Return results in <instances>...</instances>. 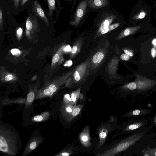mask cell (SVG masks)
Segmentation results:
<instances>
[{
  "instance_id": "6da1fadb",
  "label": "cell",
  "mask_w": 156,
  "mask_h": 156,
  "mask_svg": "<svg viewBox=\"0 0 156 156\" xmlns=\"http://www.w3.org/2000/svg\"><path fill=\"white\" fill-rule=\"evenodd\" d=\"M17 135L10 129L0 126V151L10 156H15L18 152Z\"/></svg>"
},
{
  "instance_id": "7a4b0ae2",
  "label": "cell",
  "mask_w": 156,
  "mask_h": 156,
  "mask_svg": "<svg viewBox=\"0 0 156 156\" xmlns=\"http://www.w3.org/2000/svg\"><path fill=\"white\" fill-rule=\"evenodd\" d=\"M87 5V0H82L81 1L77 7L74 20L70 22L71 25L76 26L79 23L85 13Z\"/></svg>"
},
{
  "instance_id": "3957f363",
  "label": "cell",
  "mask_w": 156,
  "mask_h": 156,
  "mask_svg": "<svg viewBox=\"0 0 156 156\" xmlns=\"http://www.w3.org/2000/svg\"><path fill=\"white\" fill-rule=\"evenodd\" d=\"M43 139L39 136L32 137L27 143L23 153L22 156H25L34 150L43 141Z\"/></svg>"
},
{
  "instance_id": "277c9868",
  "label": "cell",
  "mask_w": 156,
  "mask_h": 156,
  "mask_svg": "<svg viewBox=\"0 0 156 156\" xmlns=\"http://www.w3.org/2000/svg\"><path fill=\"white\" fill-rule=\"evenodd\" d=\"M135 82L139 88H145L149 87L156 83L154 80L148 79L137 74H135Z\"/></svg>"
},
{
  "instance_id": "5b68a950",
  "label": "cell",
  "mask_w": 156,
  "mask_h": 156,
  "mask_svg": "<svg viewBox=\"0 0 156 156\" xmlns=\"http://www.w3.org/2000/svg\"><path fill=\"white\" fill-rule=\"evenodd\" d=\"M90 134L89 127L87 126L84 128L79 136L80 142L85 147H89L91 145Z\"/></svg>"
},
{
  "instance_id": "8992f818",
  "label": "cell",
  "mask_w": 156,
  "mask_h": 156,
  "mask_svg": "<svg viewBox=\"0 0 156 156\" xmlns=\"http://www.w3.org/2000/svg\"><path fill=\"white\" fill-rule=\"evenodd\" d=\"M73 104H64L61 109V113L64 118L68 122L71 121L72 118V113L74 107Z\"/></svg>"
},
{
  "instance_id": "52a82bcc",
  "label": "cell",
  "mask_w": 156,
  "mask_h": 156,
  "mask_svg": "<svg viewBox=\"0 0 156 156\" xmlns=\"http://www.w3.org/2000/svg\"><path fill=\"white\" fill-rule=\"evenodd\" d=\"M33 10L36 15L44 21L47 25H49V22L44 12L37 1H33Z\"/></svg>"
},
{
  "instance_id": "ba28073f",
  "label": "cell",
  "mask_w": 156,
  "mask_h": 156,
  "mask_svg": "<svg viewBox=\"0 0 156 156\" xmlns=\"http://www.w3.org/2000/svg\"><path fill=\"white\" fill-rule=\"evenodd\" d=\"M141 27L140 25H139L133 27H127L115 37V39L119 40L127 36L132 34L139 30Z\"/></svg>"
},
{
  "instance_id": "9c48e42d",
  "label": "cell",
  "mask_w": 156,
  "mask_h": 156,
  "mask_svg": "<svg viewBox=\"0 0 156 156\" xmlns=\"http://www.w3.org/2000/svg\"><path fill=\"white\" fill-rule=\"evenodd\" d=\"M116 18V16L113 14L108 15L105 18L100 25L97 34L98 35L103 29L110 25Z\"/></svg>"
},
{
  "instance_id": "30bf717a",
  "label": "cell",
  "mask_w": 156,
  "mask_h": 156,
  "mask_svg": "<svg viewBox=\"0 0 156 156\" xmlns=\"http://www.w3.org/2000/svg\"><path fill=\"white\" fill-rule=\"evenodd\" d=\"M108 5L107 0H88V6L94 9L102 8Z\"/></svg>"
},
{
  "instance_id": "8fae6325",
  "label": "cell",
  "mask_w": 156,
  "mask_h": 156,
  "mask_svg": "<svg viewBox=\"0 0 156 156\" xmlns=\"http://www.w3.org/2000/svg\"><path fill=\"white\" fill-rule=\"evenodd\" d=\"M86 64H83L79 66L74 72V78L76 81H79L83 77L86 68Z\"/></svg>"
},
{
  "instance_id": "7c38bea8",
  "label": "cell",
  "mask_w": 156,
  "mask_h": 156,
  "mask_svg": "<svg viewBox=\"0 0 156 156\" xmlns=\"http://www.w3.org/2000/svg\"><path fill=\"white\" fill-rule=\"evenodd\" d=\"M108 127L103 126L100 130L99 134V142L98 144V148H100L104 144L108 132Z\"/></svg>"
},
{
  "instance_id": "4fadbf2b",
  "label": "cell",
  "mask_w": 156,
  "mask_h": 156,
  "mask_svg": "<svg viewBox=\"0 0 156 156\" xmlns=\"http://www.w3.org/2000/svg\"><path fill=\"white\" fill-rule=\"evenodd\" d=\"M50 115V113L49 112H44L34 116L32 118L31 120L34 122H43L48 120L49 118Z\"/></svg>"
},
{
  "instance_id": "5bb4252c",
  "label": "cell",
  "mask_w": 156,
  "mask_h": 156,
  "mask_svg": "<svg viewBox=\"0 0 156 156\" xmlns=\"http://www.w3.org/2000/svg\"><path fill=\"white\" fill-rule=\"evenodd\" d=\"M147 15V13L146 11L142 9L133 16L132 20L134 21H139L144 18Z\"/></svg>"
},
{
  "instance_id": "9a60e30c",
  "label": "cell",
  "mask_w": 156,
  "mask_h": 156,
  "mask_svg": "<svg viewBox=\"0 0 156 156\" xmlns=\"http://www.w3.org/2000/svg\"><path fill=\"white\" fill-rule=\"evenodd\" d=\"M104 57V55L102 52H98L93 56L92 62L94 64H98L102 61Z\"/></svg>"
},
{
  "instance_id": "2e32d148",
  "label": "cell",
  "mask_w": 156,
  "mask_h": 156,
  "mask_svg": "<svg viewBox=\"0 0 156 156\" xmlns=\"http://www.w3.org/2000/svg\"><path fill=\"white\" fill-rule=\"evenodd\" d=\"M81 89L79 88L76 91L72 92L71 94V98L73 103L75 106L76 105L77 101L79 98Z\"/></svg>"
},
{
  "instance_id": "e0dca14e",
  "label": "cell",
  "mask_w": 156,
  "mask_h": 156,
  "mask_svg": "<svg viewBox=\"0 0 156 156\" xmlns=\"http://www.w3.org/2000/svg\"><path fill=\"white\" fill-rule=\"evenodd\" d=\"M120 25L119 23H116L110 25L109 26L103 29L98 35L104 34L116 28Z\"/></svg>"
},
{
  "instance_id": "ac0fdd59",
  "label": "cell",
  "mask_w": 156,
  "mask_h": 156,
  "mask_svg": "<svg viewBox=\"0 0 156 156\" xmlns=\"http://www.w3.org/2000/svg\"><path fill=\"white\" fill-rule=\"evenodd\" d=\"M11 101L7 100L6 99L2 101V105H8L11 103H25L26 101V99H17L15 100H10Z\"/></svg>"
},
{
  "instance_id": "d6986e66",
  "label": "cell",
  "mask_w": 156,
  "mask_h": 156,
  "mask_svg": "<svg viewBox=\"0 0 156 156\" xmlns=\"http://www.w3.org/2000/svg\"><path fill=\"white\" fill-rule=\"evenodd\" d=\"M47 1L48 7V15L50 16H51L55 8V0H47Z\"/></svg>"
},
{
  "instance_id": "ffe728a7",
  "label": "cell",
  "mask_w": 156,
  "mask_h": 156,
  "mask_svg": "<svg viewBox=\"0 0 156 156\" xmlns=\"http://www.w3.org/2000/svg\"><path fill=\"white\" fill-rule=\"evenodd\" d=\"M83 108L81 105H76L74 106L72 113V118L73 119L77 116Z\"/></svg>"
},
{
  "instance_id": "44dd1931",
  "label": "cell",
  "mask_w": 156,
  "mask_h": 156,
  "mask_svg": "<svg viewBox=\"0 0 156 156\" xmlns=\"http://www.w3.org/2000/svg\"><path fill=\"white\" fill-rule=\"evenodd\" d=\"M72 154V151L70 149H64L61 151L56 156H69Z\"/></svg>"
},
{
  "instance_id": "7402d4cb",
  "label": "cell",
  "mask_w": 156,
  "mask_h": 156,
  "mask_svg": "<svg viewBox=\"0 0 156 156\" xmlns=\"http://www.w3.org/2000/svg\"><path fill=\"white\" fill-rule=\"evenodd\" d=\"M63 103L64 104H73L71 100V96L69 94H66L64 95L63 99Z\"/></svg>"
},
{
  "instance_id": "603a6c76",
  "label": "cell",
  "mask_w": 156,
  "mask_h": 156,
  "mask_svg": "<svg viewBox=\"0 0 156 156\" xmlns=\"http://www.w3.org/2000/svg\"><path fill=\"white\" fill-rule=\"evenodd\" d=\"M126 87L131 90H134L137 88V85L135 82H130L126 85Z\"/></svg>"
},
{
  "instance_id": "cb8c5ba5",
  "label": "cell",
  "mask_w": 156,
  "mask_h": 156,
  "mask_svg": "<svg viewBox=\"0 0 156 156\" xmlns=\"http://www.w3.org/2000/svg\"><path fill=\"white\" fill-rule=\"evenodd\" d=\"M140 126V125L138 124H131L129 125L128 127V130H133L136 129Z\"/></svg>"
},
{
  "instance_id": "d4e9b609",
  "label": "cell",
  "mask_w": 156,
  "mask_h": 156,
  "mask_svg": "<svg viewBox=\"0 0 156 156\" xmlns=\"http://www.w3.org/2000/svg\"><path fill=\"white\" fill-rule=\"evenodd\" d=\"M130 57L125 53L122 54L120 56L121 60L123 61H128L130 58Z\"/></svg>"
},
{
  "instance_id": "484cf974",
  "label": "cell",
  "mask_w": 156,
  "mask_h": 156,
  "mask_svg": "<svg viewBox=\"0 0 156 156\" xmlns=\"http://www.w3.org/2000/svg\"><path fill=\"white\" fill-rule=\"evenodd\" d=\"M48 88L54 93H55L57 90L56 86L54 84H50Z\"/></svg>"
},
{
  "instance_id": "4316f807",
  "label": "cell",
  "mask_w": 156,
  "mask_h": 156,
  "mask_svg": "<svg viewBox=\"0 0 156 156\" xmlns=\"http://www.w3.org/2000/svg\"><path fill=\"white\" fill-rule=\"evenodd\" d=\"M3 14L1 7L0 8V26L1 27L3 26Z\"/></svg>"
},
{
  "instance_id": "83f0119b",
  "label": "cell",
  "mask_w": 156,
  "mask_h": 156,
  "mask_svg": "<svg viewBox=\"0 0 156 156\" xmlns=\"http://www.w3.org/2000/svg\"><path fill=\"white\" fill-rule=\"evenodd\" d=\"M59 58L60 57L59 55L58 54H56L52 58V61L53 63H55L59 60Z\"/></svg>"
},
{
  "instance_id": "f1b7e54d",
  "label": "cell",
  "mask_w": 156,
  "mask_h": 156,
  "mask_svg": "<svg viewBox=\"0 0 156 156\" xmlns=\"http://www.w3.org/2000/svg\"><path fill=\"white\" fill-rule=\"evenodd\" d=\"M78 50V48L77 45H75L73 46L71 51V53L73 55L76 54Z\"/></svg>"
},
{
  "instance_id": "f546056e",
  "label": "cell",
  "mask_w": 156,
  "mask_h": 156,
  "mask_svg": "<svg viewBox=\"0 0 156 156\" xmlns=\"http://www.w3.org/2000/svg\"><path fill=\"white\" fill-rule=\"evenodd\" d=\"M151 54L153 58L156 57V48L154 47L152 48L151 51Z\"/></svg>"
},
{
  "instance_id": "4dcf8cb0",
  "label": "cell",
  "mask_w": 156,
  "mask_h": 156,
  "mask_svg": "<svg viewBox=\"0 0 156 156\" xmlns=\"http://www.w3.org/2000/svg\"><path fill=\"white\" fill-rule=\"evenodd\" d=\"M124 53L130 57H132L133 55V53L132 51L128 49H124L123 50Z\"/></svg>"
},
{
  "instance_id": "1f68e13d",
  "label": "cell",
  "mask_w": 156,
  "mask_h": 156,
  "mask_svg": "<svg viewBox=\"0 0 156 156\" xmlns=\"http://www.w3.org/2000/svg\"><path fill=\"white\" fill-rule=\"evenodd\" d=\"M11 52L12 54L15 55L20 53V51L17 49H13L11 50Z\"/></svg>"
},
{
  "instance_id": "d6a6232c",
  "label": "cell",
  "mask_w": 156,
  "mask_h": 156,
  "mask_svg": "<svg viewBox=\"0 0 156 156\" xmlns=\"http://www.w3.org/2000/svg\"><path fill=\"white\" fill-rule=\"evenodd\" d=\"M13 78V76L11 74H8L5 77V80L6 81H9L12 80Z\"/></svg>"
},
{
  "instance_id": "836d02e7",
  "label": "cell",
  "mask_w": 156,
  "mask_h": 156,
  "mask_svg": "<svg viewBox=\"0 0 156 156\" xmlns=\"http://www.w3.org/2000/svg\"><path fill=\"white\" fill-rule=\"evenodd\" d=\"M15 8L17 9L18 7L20 0H13Z\"/></svg>"
},
{
  "instance_id": "e575fe53",
  "label": "cell",
  "mask_w": 156,
  "mask_h": 156,
  "mask_svg": "<svg viewBox=\"0 0 156 156\" xmlns=\"http://www.w3.org/2000/svg\"><path fill=\"white\" fill-rule=\"evenodd\" d=\"M72 48L69 45L66 46L64 48V51L65 52H70L71 51Z\"/></svg>"
},
{
  "instance_id": "d590c367",
  "label": "cell",
  "mask_w": 156,
  "mask_h": 156,
  "mask_svg": "<svg viewBox=\"0 0 156 156\" xmlns=\"http://www.w3.org/2000/svg\"><path fill=\"white\" fill-rule=\"evenodd\" d=\"M23 32V30L21 28H19L17 30V33L19 35H21Z\"/></svg>"
},
{
  "instance_id": "8d00e7d4",
  "label": "cell",
  "mask_w": 156,
  "mask_h": 156,
  "mask_svg": "<svg viewBox=\"0 0 156 156\" xmlns=\"http://www.w3.org/2000/svg\"><path fill=\"white\" fill-rule=\"evenodd\" d=\"M140 111L139 110H136L133 112V114L134 115H137L140 113Z\"/></svg>"
},
{
  "instance_id": "74e56055",
  "label": "cell",
  "mask_w": 156,
  "mask_h": 156,
  "mask_svg": "<svg viewBox=\"0 0 156 156\" xmlns=\"http://www.w3.org/2000/svg\"><path fill=\"white\" fill-rule=\"evenodd\" d=\"M152 44L154 47L156 48V37L154 38L152 41Z\"/></svg>"
},
{
  "instance_id": "f35d334b",
  "label": "cell",
  "mask_w": 156,
  "mask_h": 156,
  "mask_svg": "<svg viewBox=\"0 0 156 156\" xmlns=\"http://www.w3.org/2000/svg\"><path fill=\"white\" fill-rule=\"evenodd\" d=\"M28 0H22L21 3V5L23 6Z\"/></svg>"
},
{
  "instance_id": "ab89813d",
  "label": "cell",
  "mask_w": 156,
  "mask_h": 156,
  "mask_svg": "<svg viewBox=\"0 0 156 156\" xmlns=\"http://www.w3.org/2000/svg\"><path fill=\"white\" fill-rule=\"evenodd\" d=\"M67 63H68L67 66H70L72 64V62L71 60H69L68 61Z\"/></svg>"
},
{
  "instance_id": "60d3db41",
  "label": "cell",
  "mask_w": 156,
  "mask_h": 156,
  "mask_svg": "<svg viewBox=\"0 0 156 156\" xmlns=\"http://www.w3.org/2000/svg\"><path fill=\"white\" fill-rule=\"evenodd\" d=\"M152 0L155 1V2L156 3V0Z\"/></svg>"
},
{
  "instance_id": "b9f144b4",
  "label": "cell",
  "mask_w": 156,
  "mask_h": 156,
  "mask_svg": "<svg viewBox=\"0 0 156 156\" xmlns=\"http://www.w3.org/2000/svg\"><path fill=\"white\" fill-rule=\"evenodd\" d=\"M155 156H156V152L155 153Z\"/></svg>"
}]
</instances>
